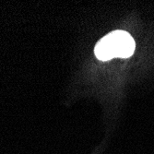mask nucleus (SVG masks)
Listing matches in <instances>:
<instances>
[{
    "mask_svg": "<svg viewBox=\"0 0 154 154\" xmlns=\"http://www.w3.org/2000/svg\"><path fill=\"white\" fill-rule=\"evenodd\" d=\"M136 48L132 36L125 31H115L105 35L94 48L96 57L101 61H108L115 57L128 58Z\"/></svg>",
    "mask_w": 154,
    "mask_h": 154,
    "instance_id": "nucleus-1",
    "label": "nucleus"
}]
</instances>
